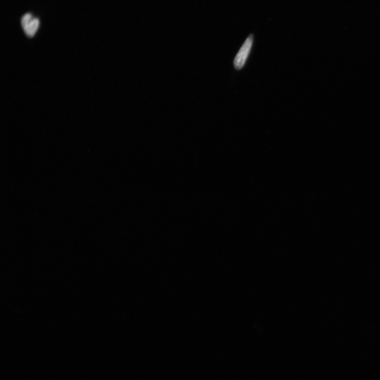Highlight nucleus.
<instances>
[{"label": "nucleus", "instance_id": "nucleus-2", "mask_svg": "<svg viewBox=\"0 0 380 380\" xmlns=\"http://www.w3.org/2000/svg\"><path fill=\"white\" fill-rule=\"evenodd\" d=\"M21 24L25 34L29 37H33L38 29L39 21L32 15L27 14L22 18Z\"/></svg>", "mask_w": 380, "mask_h": 380}, {"label": "nucleus", "instance_id": "nucleus-1", "mask_svg": "<svg viewBox=\"0 0 380 380\" xmlns=\"http://www.w3.org/2000/svg\"><path fill=\"white\" fill-rule=\"evenodd\" d=\"M253 43V35L249 36L236 54L234 61L235 69L240 70L245 66Z\"/></svg>", "mask_w": 380, "mask_h": 380}]
</instances>
